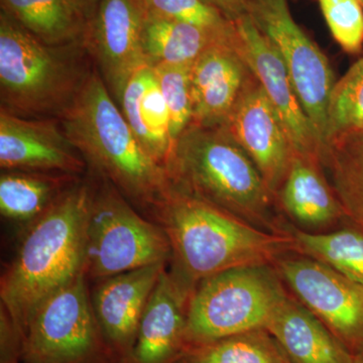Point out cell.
<instances>
[{
  "label": "cell",
  "mask_w": 363,
  "mask_h": 363,
  "mask_svg": "<svg viewBox=\"0 0 363 363\" xmlns=\"http://www.w3.org/2000/svg\"><path fill=\"white\" fill-rule=\"evenodd\" d=\"M171 247L169 276L192 295L202 281L235 267L274 264L292 252L290 234L267 233L172 186L154 210Z\"/></svg>",
  "instance_id": "1"
},
{
  "label": "cell",
  "mask_w": 363,
  "mask_h": 363,
  "mask_svg": "<svg viewBox=\"0 0 363 363\" xmlns=\"http://www.w3.org/2000/svg\"><path fill=\"white\" fill-rule=\"evenodd\" d=\"M92 187L79 181L25 228L13 259L2 272L0 301L21 333L52 294L86 272V227Z\"/></svg>",
  "instance_id": "2"
},
{
  "label": "cell",
  "mask_w": 363,
  "mask_h": 363,
  "mask_svg": "<svg viewBox=\"0 0 363 363\" xmlns=\"http://www.w3.org/2000/svg\"><path fill=\"white\" fill-rule=\"evenodd\" d=\"M58 118L86 164L126 199L152 215L168 197V172L143 149L96 71Z\"/></svg>",
  "instance_id": "3"
},
{
  "label": "cell",
  "mask_w": 363,
  "mask_h": 363,
  "mask_svg": "<svg viewBox=\"0 0 363 363\" xmlns=\"http://www.w3.org/2000/svg\"><path fill=\"white\" fill-rule=\"evenodd\" d=\"M167 172L177 190L267 233L286 234L288 221L259 169L222 126L191 124Z\"/></svg>",
  "instance_id": "4"
},
{
  "label": "cell",
  "mask_w": 363,
  "mask_h": 363,
  "mask_svg": "<svg viewBox=\"0 0 363 363\" xmlns=\"http://www.w3.org/2000/svg\"><path fill=\"white\" fill-rule=\"evenodd\" d=\"M82 45L45 44L1 11V108L23 117L61 116L90 73L78 60Z\"/></svg>",
  "instance_id": "5"
},
{
  "label": "cell",
  "mask_w": 363,
  "mask_h": 363,
  "mask_svg": "<svg viewBox=\"0 0 363 363\" xmlns=\"http://www.w3.org/2000/svg\"><path fill=\"white\" fill-rule=\"evenodd\" d=\"M289 296L272 264L235 267L204 279L188 303V348L267 329Z\"/></svg>",
  "instance_id": "6"
},
{
  "label": "cell",
  "mask_w": 363,
  "mask_h": 363,
  "mask_svg": "<svg viewBox=\"0 0 363 363\" xmlns=\"http://www.w3.org/2000/svg\"><path fill=\"white\" fill-rule=\"evenodd\" d=\"M104 180L91 195L86 227L85 269L99 281L171 260L167 234L142 215L112 184Z\"/></svg>",
  "instance_id": "7"
},
{
  "label": "cell",
  "mask_w": 363,
  "mask_h": 363,
  "mask_svg": "<svg viewBox=\"0 0 363 363\" xmlns=\"http://www.w3.org/2000/svg\"><path fill=\"white\" fill-rule=\"evenodd\" d=\"M86 272L52 294L25 331L23 363H116L98 324Z\"/></svg>",
  "instance_id": "8"
},
{
  "label": "cell",
  "mask_w": 363,
  "mask_h": 363,
  "mask_svg": "<svg viewBox=\"0 0 363 363\" xmlns=\"http://www.w3.org/2000/svg\"><path fill=\"white\" fill-rule=\"evenodd\" d=\"M248 16L283 59L324 155L327 105L336 83L329 60L294 20L288 0H252Z\"/></svg>",
  "instance_id": "9"
},
{
  "label": "cell",
  "mask_w": 363,
  "mask_h": 363,
  "mask_svg": "<svg viewBox=\"0 0 363 363\" xmlns=\"http://www.w3.org/2000/svg\"><path fill=\"white\" fill-rule=\"evenodd\" d=\"M274 267L289 292L351 351L363 343V286L311 257L289 252Z\"/></svg>",
  "instance_id": "10"
},
{
  "label": "cell",
  "mask_w": 363,
  "mask_h": 363,
  "mask_svg": "<svg viewBox=\"0 0 363 363\" xmlns=\"http://www.w3.org/2000/svg\"><path fill=\"white\" fill-rule=\"evenodd\" d=\"M143 16L138 0H99L86 21L83 45L118 104L131 77L150 67L143 47Z\"/></svg>",
  "instance_id": "11"
},
{
  "label": "cell",
  "mask_w": 363,
  "mask_h": 363,
  "mask_svg": "<svg viewBox=\"0 0 363 363\" xmlns=\"http://www.w3.org/2000/svg\"><path fill=\"white\" fill-rule=\"evenodd\" d=\"M235 26L238 50L279 114L294 152L322 164L323 147L283 59L250 16L236 21Z\"/></svg>",
  "instance_id": "12"
},
{
  "label": "cell",
  "mask_w": 363,
  "mask_h": 363,
  "mask_svg": "<svg viewBox=\"0 0 363 363\" xmlns=\"http://www.w3.org/2000/svg\"><path fill=\"white\" fill-rule=\"evenodd\" d=\"M221 126L250 157L276 197L295 152L279 114L255 75Z\"/></svg>",
  "instance_id": "13"
},
{
  "label": "cell",
  "mask_w": 363,
  "mask_h": 363,
  "mask_svg": "<svg viewBox=\"0 0 363 363\" xmlns=\"http://www.w3.org/2000/svg\"><path fill=\"white\" fill-rule=\"evenodd\" d=\"M57 119H32L0 109V167L4 171L78 176L86 162Z\"/></svg>",
  "instance_id": "14"
},
{
  "label": "cell",
  "mask_w": 363,
  "mask_h": 363,
  "mask_svg": "<svg viewBox=\"0 0 363 363\" xmlns=\"http://www.w3.org/2000/svg\"><path fill=\"white\" fill-rule=\"evenodd\" d=\"M168 266L161 262L96 281L91 304L116 363L133 348L145 308Z\"/></svg>",
  "instance_id": "15"
},
{
  "label": "cell",
  "mask_w": 363,
  "mask_h": 363,
  "mask_svg": "<svg viewBox=\"0 0 363 363\" xmlns=\"http://www.w3.org/2000/svg\"><path fill=\"white\" fill-rule=\"evenodd\" d=\"M233 40L214 43L200 55L190 68L193 125L221 126L252 78Z\"/></svg>",
  "instance_id": "16"
},
{
  "label": "cell",
  "mask_w": 363,
  "mask_h": 363,
  "mask_svg": "<svg viewBox=\"0 0 363 363\" xmlns=\"http://www.w3.org/2000/svg\"><path fill=\"white\" fill-rule=\"evenodd\" d=\"M279 213L291 225L310 233H327L350 221L317 160L294 155L276 194Z\"/></svg>",
  "instance_id": "17"
},
{
  "label": "cell",
  "mask_w": 363,
  "mask_h": 363,
  "mask_svg": "<svg viewBox=\"0 0 363 363\" xmlns=\"http://www.w3.org/2000/svg\"><path fill=\"white\" fill-rule=\"evenodd\" d=\"M189 300L167 269L145 308L133 348L121 363H179L188 350Z\"/></svg>",
  "instance_id": "18"
},
{
  "label": "cell",
  "mask_w": 363,
  "mask_h": 363,
  "mask_svg": "<svg viewBox=\"0 0 363 363\" xmlns=\"http://www.w3.org/2000/svg\"><path fill=\"white\" fill-rule=\"evenodd\" d=\"M267 330L289 363H353L351 351L291 293Z\"/></svg>",
  "instance_id": "19"
},
{
  "label": "cell",
  "mask_w": 363,
  "mask_h": 363,
  "mask_svg": "<svg viewBox=\"0 0 363 363\" xmlns=\"http://www.w3.org/2000/svg\"><path fill=\"white\" fill-rule=\"evenodd\" d=\"M119 105L143 149L167 171L175 142L168 107L152 67H145L131 77Z\"/></svg>",
  "instance_id": "20"
},
{
  "label": "cell",
  "mask_w": 363,
  "mask_h": 363,
  "mask_svg": "<svg viewBox=\"0 0 363 363\" xmlns=\"http://www.w3.org/2000/svg\"><path fill=\"white\" fill-rule=\"evenodd\" d=\"M78 182V176L67 174L4 171L0 176V212L7 220L28 226Z\"/></svg>",
  "instance_id": "21"
},
{
  "label": "cell",
  "mask_w": 363,
  "mask_h": 363,
  "mask_svg": "<svg viewBox=\"0 0 363 363\" xmlns=\"http://www.w3.org/2000/svg\"><path fill=\"white\" fill-rule=\"evenodd\" d=\"M143 13V47L150 67L192 66L214 43L233 40L219 39L197 26L181 21Z\"/></svg>",
  "instance_id": "22"
},
{
  "label": "cell",
  "mask_w": 363,
  "mask_h": 363,
  "mask_svg": "<svg viewBox=\"0 0 363 363\" xmlns=\"http://www.w3.org/2000/svg\"><path fill=\"white\" fill-rule=\"evenodd\" d=\"M1 11L50 45L82 42L86 21L69 0H0Z\"/></svg>",
  "instance_id": "23"
},
{
  "label": "cell",
  "mask_w": 363,
  "mask_h": 363,
  "mask_svg": "<svg viewBox=\"0 0 363 363\" xmlns=\"http://www.w3.org/2000/svg\"><path fill=\"white\" fill-rule=\"evenodd\" d=\"M286 233L293 238L292 252L316 259L344 277L363 286V227L350 225L331 231L310 233L290 223Z\"/></svg>",
  "instance_id": "24"
},
{
  "label": "cell",
  "mask_w": 363,
  "mask_h": 363,
  "mask_svg": "<svg viewBox=\"0 0 363 363\" xmlns=\"http://www.w3.org/2000/svg\"><path fill=\"white\" fill-rule=\"evenodd\" d=\"M322 166L348 218L363 221V128L331 140Z\"/></svg>",
  "instance_id": "25"
},
{
  "label": "cell",
  "mask_w": 363,
  "mask_h": 363,
  "mask_svg": "<svg viewBox=\"0 0 363 363\" xmlns=\"http://www.w3.org/2000/svg\"><path fill=\"white\" fill-rule=\"evenodd\" d=\"M179 363H289L267 329L234 334L191 346Z\"/></svg>",
  "instance_id": "26"
},
{
  "label": "cell",
  "mask_w": 363,
  "mask_h": 363,
  "mask_svg": "<svg viewBox=\"0 0 363 363\" xmlns=\"http://www.w3.org/2000/svg\"><path fill=\"white\" fill-rule=\"evenodd\" d=\"M360 128H363V57L336 81L331 91L327 105L326 147L333 138Z\"/></svg>",
  "instance_id": "27"
},
{
  "label": "cell",
  "mask_w": 363,
  "mask_h": 363,
  "mask_svg": "<svg viewBox=\"0 0 363 363\" xmlns=\"http://www.w3.org/2000/svg\"><path fill=\"white\" fill-rule=\"evenodd\" d=\"M150 16L181 21L201 28L221 40L236 37L235 23L228 20L207 0H138Z\"/></svg>",
  "instance_id": "28"
},
{
  "label": "cell",
  "mask_w": 363,
  "mask_h": 363,
  "mask_svg": "<svg viewBox=\"0 0 363 363\" xmlns=\"http://www.w3.org/2000/svg\"><path fill=\"white\" fill-rule=\"evenodd\" d=\"M190 68L178 65L152 67L168 107L171 135L175 143L192 123Z\"/></svg>",
  "instance_id": "29"
},
{
  "label": "cell",
  "mask_w": 363,
  "mask_h": 363,
  "mask_svg": "<svg viewBox=\"0 0 363 363\" xmlns=\"http://www.w3.org/2000/svg\"><path fill=\"white\" fill-rule=\"evenodd\" d=\"M332 37L346 52L363 48V7L359 0H318Z\"/></svg>",
  "instance_id": "30"
},
{
  "label": "cell",
  "mask_w": 363,
  "mask_h": 363,
  "mask_svg": "<svg viewBox=\"0 0 363 363\" xmlns=\"http://www.w3.org/2000/svg\"><path fill=\"white\" fill-rule=\"evenodd\" d=\"M209 4L220 11L228 20L236 21L248 16L252 0H207Z\"/></svg>",
  "instance_id": "31"
},
{
  "label": "cell",
  "mask_w": 363,
  "mask_h": 363,
  "mask_svg": "<svg viewBox=\"0 0 363 363\" xmlns=\"http://www.w3.org/2000/svg\"><path fill=\"white\" fill-rule=\"evenodd\" d=\"M69 1L87 21L94 13L99 0H69Z\"/></svg>",
  "instance_id": "32"
},
{
  "label": "cell",
  "mask_w": 363,
  "mask_h": 363,
  "mask_svg": "<svg viewBox=\"0 0 363 363\" xmlns=\"http://www.w3.org/2000/svg\"><path fill=\"white\" fill-rule=\"evenodd\" d=\"M353 355V363H363V343L357 348Z\"/></svg>",
  "instance_id": "33"
},
{
  "label": "cell",
  "mask_w": 363,
  "mask_h": 363,
  "mask_svg": "<svg viewBox=\"0 0 363 363\" xmlns=\"http://www.w3.org/2000/svg\"><path fill=\"white\" fill-rule=\"evenodd\" d=\"M0 363H23L21 357H0Z\"/></svg>",
  "instance_id": "34"
},
{
  "label": "cell",
  "mask_w": 363,
  "mask_h": 363,
  "mask_svg": "<svg viewBox=\"0 0 363 363\" xmlns=\"http://www.w3.org/2000/svg\"><path fill=\"white\" fill-rule=\"evenodd\" d=\"M357 224H359L360 226H362L363 227V221L362 222H358Z\"/></svg>",
  "instance_id": "35"
},
{
  "label": "cell",
  "mask_w": 363,
  "mask_h": 363,
  "mask_svg": "<svg viewBox=\"0 0 363 363\" xmlns=\"http://www.w3.org/2000/svg\"><path fill=\"white\" fill-rule=\"evenodd\" d=\"M360 4H362V6L363 7V0H359Z\"/></svg>",
  "instance_id": "36"
}]
</instances>
